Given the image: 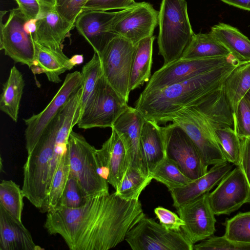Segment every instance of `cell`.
Returning a JSON list of instances; mask_svg holds the SVG:
<instances>
[{"label": "cell", "mask_w": 250, "mask_h": 250, "mask_svg": "<svg viewBox=\"0 0 250 250\" xmlns=\"http://www.w3.org/2000/svg\"><path fill=\"white\" fill-rule=\"evenodd\" d=\"M6 11L0 12V49L15 62L31 68L35 57V44L33 35L27 33L24 24L27 21L18 8L10 11L6 22L2 17Z\"/></svg>", "instance_id": "cell-10"}, {"label": "cell", "mask_w": 250, "mask_h": 250, "mask_svg": "<svg viewBox=\"0 0 250 250\" xmlns=\"http://www.w3.org/2000/svg\"><path fill=\"white\" fill-rule=\"evenodd\" d=\"M229 56L182 59L173 61L155 71L144 92H148L186 81L221 66L235 59Z\"/></svg>", "instance_id": "cell-12"}, {"label": "cell", "mask_w": 250, "mask_h": 250, "mask_svg": "<svg viewBox=\"0 0 250 250\" xmlns=\"http://www.w3.org/2000/svg\"><path fill=\"white\" fill-rule=\"evenodd\" d=\"M159 54L164 65L181 59L194 34L186 0H162L158 15Z\"/></svg>", "instance_id": "cell-5"}, {"label": "cell", "mask_w": 250, "mask_h": 250, "mask_svg": "<svg viewBox=\"0 0 250 250\" xmlns=\"http://www.w3.org/2000/svg\"><path fill=\"white\" fill-rule=\"evenodd\" d=\"M96 157L102 176L116 190L128 165L124 144L114 129L102 147L97 149Z\"/></svg>", "instance_id": "cell-18"}, {"label": "cell", "mask_w": 250, "mask_h": 250, "mask_svg": "<svg viewBox=\"0 0 250 250\" xmlns=\"http://www.w3.org/2000/svg\"><path fill=\"white\" fill-rule=\"evenodd\" d=\"M140 151L145 173L150 176L166 156L164 127L154 121L146 119L141 132Z\"/></svg>", "instance_id": "cell-21"}, {"label": "cell", "mask_w": 250, "mask_h": 250, "mask_svg": "<svg viewBox=\"0 0 250 250\" xmlns=\"http://www.w3.org/2000/svg\"><path fill=\"white\" fill-rule=\"evenodd\" d=\"M164 129L166 156L173 161L191 180L205 174L208 166L184 130L173 123L164 126Z\"/></svg>", "instance_id": "cell-11"}, {"label": "cell", "mask_w": 250, "mask_h": 250, "mask_svg": "<svg viewBox=\"0 0 250 250\" xmlns=\"http://www.w3.org/2000/svg\"><path fill=\"white\" fill-rule=\"evenodd\" d=\"M145 215L139 200L124 199L115 191L89 197L78 208L47 212L44 227L62 236L70 250H107L125 240Z\"/></svg>", "instance_id": "cell-1"}, {"label": "cell", "mask_w": 250, "mask_h": 250, "mask_svg": "<svg viewBox=\"0 0 250 250\" xmlns=\"http://www.w3.org/2000/svg\"><path fill=\"white\" fill-rule=\"evenodd\" d=\"M145 120L137 109L129 106L115 122L111 128L117 132L124 144L128 168L138 169L146 176L140 151L141 132Z\"/></svg>", "instance_id": "cell-19"}, {"label": "cell", "mask_w": 250, "mask_h": 250, "mask_svg": "<svg viewBox=\"0 0 250 250\" xmlns=\"http://www.w3.org/2000/svg\"><path fill=\"white\" fill-rule=\"evenodd\" d=\"M33 34L34 41L53 49H63L65 39L75 26V23L64 20L57 12L55 7L42 8Z\"/></svg>", "instance_id": "cell-20"}, {"label": "cell", "mask_w": 250, "mask_h": 250, "mask_svg": "<svg viewBox=\"0 0 250 250\" xmlns=\"http://www.w3.org/2000/svg\"><path fill=\"white\" fill-rule=\"evenodd\" d=\"M127 103L103 75L93 94L80 112L78 126L83 129L111 128L129 106Z\"/></svg>", "instance_id": "cell-7"}, {"label": "cell", "mask_w": 250, "mask_h": 250, "mask_svg": "<svg viewBox=\"0 0 250 250\" xmlns=\"http://www.w3.org/2000/svg\"><path fill=\"white\" fill-rule=\"evenodd\" d=\"M194 250H250V244L230 240L224 235L210 236L194 244Z\"/></svg>", "instance_id": "cell-38"}, {"label": "cell", "mask_w": 250, "mask_h": 250, "mask_svg": "<svg viewBox=\"0 0 250 250\" xmlns=\"http://www.w3.org/2000/svg\"><path fill=\"white\" fill-rule=\"evenodd\" d=\"M71 59L76 65L80 64L83 62V56L82 55H74Z\"/></svg>", "instance_id": "cell-48"}, {"label": "cell", "mask_w": 250, "mask_h": 250, "mask_svg": "<svg viewBox=\"0 0 250 250\" xmlns=\"http://www.w3.org/2000/svg\"><path fill=\"white\" fill-rule=\"evenodd\" d=\"M155 39L154 36L148 37L141 40L135 45L129 80L130 92L149 81Z\"/></svg>", "instance_id": "cell-25"}, {"label": "cell", "mask_w": 250, "mask_h": 250, "mask_svg": "<svg viewBox=\"0 0 250 250\" xmlns=\"http://www.w3.org/2000/svg\"><path fill=\"white\" fill-rule=\"evenodd\" d=\"M81 86V72L76 71L67 74L62 84L45 108L39 113L24 119L26 126L24 136L28 154L33 150L48 126L69 97Z\"/></svg>", "instance_id": "cell-13"}, {"label": "cell", "mask_w": 250, "mask_h": 250, "mask_svg": "<svg viewBox=\"0 0 250 250\" xmlns=\"http://www.w3.org/2000/svg\"><path fill=\"white\" fill-rule=\"evenodd\" d=\"M217 140L226 159L235 166H239L241 161V145L240 138L234 128L225 127L215 129Z\"/></svg>", "instance_id": "cell-35"}, {"label": "cell", "mask_w": 250, "mask_h": 250, "mask_svg": "<svg viewBox=\"0 0 250 250\" xmlns=\"http://www.w3.org/2000/svg\"><path fill=\"white\" fill-rule=\"evenodd\" d=\"M245 96L247 98L250 103V90L248 92Z\"/></svg>", "instance_id": "cell-49"}, {"label": "cell", "mask_w": 250, "mask_h": 250, "mask_svg": "<svg viewBox=\"0 0 250 250\" xmlns=\"http://www.w3.org/2000/svg\"><path fill=\"white\" fill-rule=\"evenodd\" d=\"M24 195L20 186L12 180H1L0 184V206L21 221Z\"/></svg>", "instance_id": "cell-33"}, {"label": "cell", "mask_w": 250, "mask_h": 250, "mask_svg": "<svg viewBox=\"0 0 250 250\" xmlns=\"http://www.w3.org/2000/svg\"><path fill=\"white\" fill-rule=\"evenodd\" d=\"M153 179L165 185L169 191L181 188L192 181L171 160L165 156L151 173Z\"/></svg>", "instance_id": "cell-30"}, {"label": "cell", "mask_w": 250, "mask_h": 250, "mask_svg": "<svg viewBox=\"0 0 250 250\" xmlns=\"http://www.w3.org/2000/svg\"><path fill=\"white\" fill-rule=\"evenodd\" d=\"M224 225L226 238L239 243L250 244V212H240L226 219Z\"/></svg>", "instance_id": "cell-36"}, {"label": "cell", "mask_w": 250, "mask_h": 250, "mask_svg": "<svg viewBox=\"0 0 250 250\" xmlns=\"http://www.w3.org/2000/svg\"><path fill=\"white\" fill-rule=\"evenodd\" d=\"M154 211L160 224L165 229L175 231L182 230L185 222L179 215L162 207L156 208Z\"/></svg>", "instance_id": "cell-42"}, {"label": "cell", "mask_w": 250, "mask_h": 250, "mask_svg": "<svg viewBox=\"0 0 250 250\" xmlns=\"http://www.w3.org/2000/svg\"><path fill=\"white\" fill-rule=\"evenodd\" d=\"M229 50L209 32L194 34L181 59H198L229 56Z\"/></svg>", "instance_id": "cell-29"}, {"label": "cell", "mask_w": 250, "mask_h": 250, "mask_svg": "<svg viewBox=\"0 0 250 250\" xmlns=\"http://www.w3.org/2000/svg\"><path fill=\"white\" fill-rule=\"evenodd\" d=\"M31 233L20 221L0 206V250L41 249Z\"/></svg>", "instance_id": "cell-24"}, {"label": "cell", "mask_w": 250, "mask_h": 250, "mask_svg": "<svg viewBox=\"0 0 250 250\" xmlns=\"http://www.w3.org/2000/svg\"><path fill=\"white\" fill-rule=\"evenodd\" d=\"M239 8L250 11V0H221Z\"/></svg>", "instance_id": "cell-45"}, {"label": "cell", "mask_w": 250, "mask_h": 250, "mask_svg": "<svg viewBox=\"0 0 250 250\" xmlns=\"http://www.w3.org/2000/svg\"><path fill=\"white\" fill-rule=\"evenodd\" d=\"M58 127V116L48 126L23 166L22 190L24 197L43 213L47 212V178Z\"/></svg>", "instance_id": "cell-4"}, {"label": "cell", "mask_w": 250, "mask_h": 250, "mask_svg": "<svg viewBox=\"0 0 250 250\" xmlns=\"http://www.w3.org/2000/svg\"><path fill=\"white\" fill-rule=\"evenodd\" d=\"M152 179L139 170L129 167L115 192L124 199L139 200L140 194Z\"/></svg>", "instance_id": "cell-31"}, {"label": "cell", "mask_w": 250, "mask_h": 250, "mask_svg": "<svg viewBox=\"0 0 250 250\" xmlns=\"http://www.w3.org/2000/svg\"><path fill=\"white\" fill-rule=\"evenodd\" d=\"M210 32L240 62H250V40L236 28L219 23Z\"/></svg>", "instance_id": "cell-28"}, {"label": "cell", "mask_w": 250, "mask_h": 250, "mask_svg": "<svg viewBox=\"0 0 250 250\" xmlns=\"http://www.w3.org/2000/svg\"><path fill=\"white\" fill-rule=\"evenodd\" d=\"M250 139V138H249Z\"/></svg>", "instance_id": "cell-50"}, {"label": "cell", "mask_w": 250, "mask_h": 250, "mask_svg": "<svg viewBox=\"0 0 250 250\" xmlns=\"http://www.w3.org/2000/svg\"><path fill=\"white\" fill-rule=\"evenodd\" d=\"M180 126L195 145L207 166L227 162L217 140L215 129L234 127L232 110L222 88L196 105L185 107L167 117Z\"/></svg>", "instance_id": "cell-3"}, {"label": "cell", "mask_w": 250, "mask_h": 250, "mask_svg": "<svg viewBox=\"0 0 250 250\" xmlns=\"http://www.w3.org/2000/svg\"><path fill=\"white\" fill-rule=\"evenodd\" d=\"M38 19H33L27 21L24 24L25 31L29 34L33 35L36 30V23Z\"/></svg>", "instance_id": "cell-46"}, {"label": "cell", "mask_w": 250, "mask_h": 250, "mask_svg": "<svg viewBox=\"0 0 250 250\" xmlns=\"http://www.w3.org/2000/svg\"><path fill=\"white\" fill-rule=\"evenodd\" d=\"M240 63L236 58L209 71L164 88L140 94L135 102L137 109L146 120L159 125L173 113L195 105L222 88L232 70Z\"/></svg>", "instance_id": "cell-2"}, {"label": "cell", "mask_w": 250, "mask_h": 250, "mask_svg": "<svg viewBox=\"0 0 250 250\" xmlns=\"http://www.w3.org/2000/svg\"><path fill=\"white\" fill-rule=\"evenodd\" d=\"M233 166L228 162L213 165L202 176L192 180L185 186L169 191L173 206L177 208L209 192L232 169Z\"/></svg>", "instance_id": "cell-22"}, {"label": "cell", "mask_w": 250, "mask_h": 250, "mask_svg": "<svg viewBox=\"0 0 250 250\" xmlns=\"http://www.w3.org/2000/svg\"><path fill=\"white\" fill-rule=\"evenodd\" d=\"M42 4V7H55L57 0H38Z\"/></svg>", "instance_id": "cell-47"}, {"label": "cell", "mask_w": 250, "mask_h": 250, "mask_svg": "<svg viewBox=\"0 0 250 250\" xmlns=\"http://www.w3.org/2000/svg\"><path fill=\"white\" fill-rule=\"evenodd\" d=\"M222 90L234 115L241 100L250 90V62L239 64L225 81Z\"/></svg>", "instance_id": "cell-26"}, {"label": "cell", "mask_w": 250, "mask_h": 250, "mask_svg": "<svg viewBox=\"0 0 250 250\" xmlns=\"http://www.w3.org/2000/svg\"><path fill=\"white\" fill-rule=\"evenodd\" d=\"M241 145V161L242 169L250 188V140L248 137L240 138Z\"/></svg>", "instance_id": "cell-44"}, {"label": "cell", "mask_w": 250, "mask_h": 250, "mask_svg": "<svg viewBox=\"0 0 250 250\" xmlns=\"http://www.w3.org/2000/svg\"><path fill=\"white\" fill-rule=\"evenodd\" d=\"M81 73L82 94L80 112L91 98L103 75L101 60L96 53L94 52L91 60L83 66Z\"/></svg>", "instance_id": "cell-32"}, {"label": "cell", "mask_w": 250, "mask_h": 250, "mask_svg": "<svg viewBox=\"0 0 250 250\" xmlns=\"http://www.w3.org/2000/svg\"><path fill=\"white\" fill-rule=\"evenodd\" d=\"M66 149L70 173L76 178L86 197L109 193L108 183L100 172L97 149L83 135L72 131Z\"/></svg>", "instance_id": "cell-6"}, {"label": "cell", "mask_w": 250, "mask_h": 250, "mask_svg": "<svg viewBox=\"0 0 250 250\" xmlns=\"http://www.w3.org/2000/svg\"><path fill=\"white\" fill-rule=\"evenodd\" d=\"M135 45L117 36L99 55L103 76L107 83L128 103L129 80Z\"/></svg>", "instance_id": "cell-9"}, {"label": "cell", "mask_w": 250, "mask_h": 250, "mask_svg": "<svg viewBox=\"0 0 250 250\" xmlns=\"http://www.w3.org/2000/svg\"><path fill=\"white\" fill-rule=\"evenodd\" d=\"M233 116L234 130L239 138H250V103L245 96Z\"/></svg>", "instance_id": "cell-39"}, {"label": "cell", "mask_w": 250, "mask_h": 250, "mask_svg": "<svg viewBox=\"0 0 250 250\" xmlns=\"http://www.w3.org/2000/svg\"><path fill=\"white\" fill-rule=\"evenodd\" d=\"M87 198L76 178L69 172L58 207L78 208L85 203Z\"/></svg>", "instance_id": "cell-37"}, {"label": "cell", "mask_w": 250, "mask_h": 250, "mask_svg": "<svg viewBox=\"0 0 250 250\" xmlns=\"http://www.w3.org/2000/svg\"><path fill=\"white\" fill-rule=\"evenodd\" d=\"M136 2L134 0H88L83 6V11L94 10L108 11L115 9L121 10L133 6Z\"/></svg>", "instance_id": "cell-41"}, {"label": "cell", "mask_w": 250, "mask_h": 250, "mask_svg": "<svg viewBox=\"0 0 250 250\" xmlns=\"http://www.w3.org/2000/svg\"><path fill=\"white\" fill-rule=\"evenodd\" d=\"M88 0H57L55 9L66 21L75 23Z\"/></svg>", "instance_id": "cell-40"}, {"label": "cell", "mask_w": 250, "mask_h": 250, "mask_svg": "<svg viewBox=\"0 0 250 250\" xmlns=\"http://www.w3.org/2000/svg\"><path fill=\"white\" fill-rule=\"evenodd\" d=\"M208 198L215 215L230 214L250 203V188L241 167L236 166L229 171Z\"/></svg>", "instance_id": "cell-15"}, {"label": "cell", "mask_w": 250, "mask_h": 250, "mask_svg": "<svg viewBox=\"0 0 250 250\" xmlns=\"http://www.w3.org/2000/svg\"><path fill=\"white\" fill-rule=\"evenodd\" d=\"M159 11L147 2H139L128 8L120 10L111 25L114 34L134 45L141 40L153 36L158 24Z\"/></svg>", "instance_id": "cell-14"}, {"label": "cell", "mask_w": 250, "mask_h": 250, "mask_svg": "<svg viewBox=\"0 0 250 250\" xmlns=\"http://www.w3.org/2000/svg\"><path fill=\"white\" fill-rule=\"evenodd\" d=\"M125 240L133 250H193L194 246L182 230H168L146 215L129 231Z\"/></svg>", "instance_id": "cell-8"}, {"label": "cell", "mask_w": 250, "mask_h": 250, "mask_svg": "<svg viewBox=\"0 0 250 250\" xmlns=\"http://www.w3.org/2000/svg\"><path fill=\"white\" fill-rule=\"evenodd\" d=\"M24 85L22 74L16 66H13L7 81L2 85L0 109L16 123L18 121Z\"/></svg>", "instance_id": "cell-27"}, {"label": "cell", "mask_w": 250, "mask_h": 250, "mask_svg": "<svg viewBox=\"0 0 250 250\" xmlns=\"http://www.w3.org/2000/svg\"><path fill=\"white\" fill-rule=\"evenodd\" d=\"M18 5V9L28 21L39 19L42 10V6L38 0H14Z\"/></svg>", "instance_id": "cell-43"}, {"label": "cell", "mask_w": 250, "mask_h": 250, "mask_svg": "<svg viewBox=\"0 0 250 250\" xmlns=\"http://www.w3.org/2000/svg\"><path fill=\"white\" fill-rule=\"evenodd\" d=\"M206 192L178 208L177 212L185 222L182 230L194 245L213 235L216 222Z\"/></svg>", "instance_id": "cell-16"}, {"label": "cell", "mask_w": 250, "mask_h": 250, "mask_svg": "<svg viewBox=\"0 0 250 250\" xmlns=\"http://www.w3.org/2000/svg\"><path fill=\"white\" fill-rule=\"evenodd\" d=\"M119 11L88 10L83 11L77 18L75 26L78 32L100 55L115 37L111 27Z\"/></svg>", "instance_id": "cell-17"}, {"label": "cell", "mask_w": 250, "mask_h": 250, "mask_svg": "<svg viewBox=\"0 0 250 250\" xmlns=\"http://www.w3.org/2000/svg\"><path fill=\"white\" fill-rule=\"evenodd\" d=\"M35 57L31 68L34 75L44 73L49 81L57 83L62 81L60 77L62 74L76 65L63 49L48 48L35 42Z\"/></svg>", "instance_id": "cell-23"}, {"label": "cell", "mask_w": 250, "mask_h": 250, "mask_svg": "<svg viewBox=\"0 0 250 250\" xmlns=\"http://www.w3.org/2000/svg\"><path fill=\"white\" fill-rule=\"evenodd\" d=\"M69 172V158L66 149L52 178L48 192L47 212L52 211L58 207Z\"/></svg>", "instance_id": "cell-34"}]
</instances>
